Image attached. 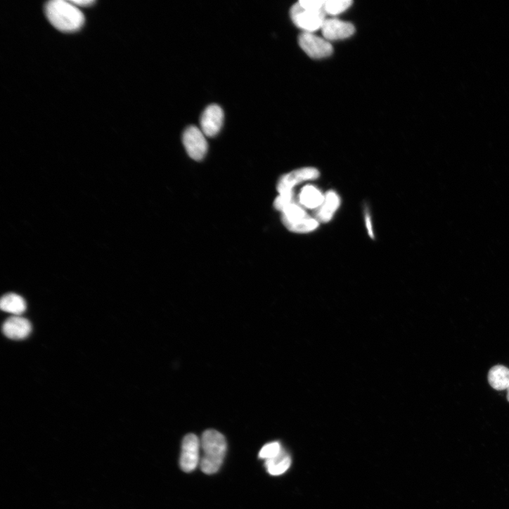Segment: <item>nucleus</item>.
Instances as JSON below:
<instances>
[{
    "mask_svg": "<svg viewBox=\"0 0 509 509\" xmlns=\"http://www.w3.org/2000/svg\"><path fill=\"white\" fill-rule=\"evenodd\" d=\"M46 15L57 30L66 33L79 30L84 24V16L71 1L54 0L46 4Z\"/></svg>",
    "mask_w": 509,
    "mask_h": 509,
    "instance_id": "nucleus-1",
    "label": "nucleus"
},
{
    "mask_svg": "<svg viewBox=\"0 0 509 509\" xmlns=\"http://www.w3.org/2000/svg\"><path fill=\"white\" fill-rule=\"evenodd\" d=\"M204 456L200 460L202 471L212 475L220 469L227 450L225 437L220 432L208 430L205 431L200 441Z\"/></svg>",
    "mask_w": 509,
    "mask_h": 509,
    "instance_id": "nucleus-2",
    "label": "nucleus"
},
{
    "mask_svg": "<svg viewBox=\"0 0 509 509\" xmlns=\"http://www.w3.org/2000/svg\"><path fill=\"white\" fill-rule=\"evenodd\" d=\"M274 206L282 213L284 225L292 232L309 233L319 226L315 218L309 216L304 207L292 200L274 204Z\"/></svg>",
    "mask_w": 509,
    "mask_h": 509,
    "instance_id": "nucleus-3",
    "label": "nucleus"
},
{
    "mask_svg": "<svg viewBox=\"0 0 509 509\" xmlns=\"http://www.w3.org/2000/svg\"><path fill=\"white\" fill-rule=\"evenodd\" d=\"M290 17L294 24L305 32L312 33L322 28L326 13L323 10L312 11L302 8L299 3L292 6Z\"/></svg>",
    "mask_w": 509,
    "mask_h": 509,
    "instance_id": "nucleus-4",
    "label": "nucleus"
},
{
    "mask_svg": "<svg viewBox=\"0 0 509 509\" xmlns=\"http://www.w3.org/2000/svg\"><path fill=\"white\" fill-rule=\"evenodd\" d=\"M206 136L196 126L187 127L183 134V143L189 157L195 160L201 161L205 157L208 144Z\"/></svg>",
    "mask_w": 509,
    "mask_h": 509,
    "instance_id": "nucleus-5",
    "label": "nucleus"
},
{
    "mask_svg": "<svg viewBox=\"0 0 509 509\" xmlns=\"http://www.w3.org/2000/svg\"><path fill=\"white\" fill-rule=\"evenodd\" d=\"M299 44L310 58L315 59L328 57L333 52V46L328 41L312 33H302L299 37Z\"/></svg>",
    "mask_w": 509,
    "mask_h": 509,
    "instance_id": "nucleus-6",
    "label": "nucleus"
},
{
    "mask_svg": "<svg viewBox=\"0 0 509 509\" xmlns=\"http://www.w3.org/2000/svg\"><path fill=\"white\" fill-rule=\"evenodd\" d=\"M201 443L198 437L193 434L186 435L182 442L180 465L186 472H193L200 462Z\"/></svg>",
    "mask_w": 509,
    "mask_h": 509,
    "instance_id": "nucleus-7",
    "label": "nucleus"
},
{
    "mask_svg": "<svg viewBox=\"0 0 509 509\" xmlns=\"http://www.w3.org/2000/svg\"><path fill=\"white\" fill-rule=\"evenodd\" d=\"M224 111L216 104L206 108L200 118L201 131L207 137H214L220 131L224 122Z\"/></svg>",
    "mask_w": 509,
    "mask_h": 509,
    "instance_id": "nucleus-8",
    "label": "nucleus"
},
{
    "mask_svg": "<svg viewBox=\"0 0 509 509\" xmlns=\"http://www.w3.org/2000/svg\"><path fill=\"white\" fill-rule=\"evenodd\" d=\"M320 176L319 171L314 167H304L295 170L284 175L279 181L278 191L279 193L289 191L299 184L317 179Z\"/></svg>",
    "mask_w": 509,
    "mask_h": 509,
    "instance_id": "nucleus-9",
    "label": "nucleus"
},
{
    "mask_svg": "<svg viewBox=\"0 0 509 509\" xmlns=\"http://www.w3.org/2000/svg\"><path fill=\"white\" fill-rule=\"evenodd\" d=\"M321 30L327 41L345 39L355 32V28L352 24L337 19L326 20Z\"/></svg>",
    "mask_w": 509,
    "mask_h": 509,
    "instance_id": "nucleus-10",
    "label": "nucleus"
},
{
    "mask_svg": "<svg viewBox=\"0 0 509 509\" xmlns=\"http://www.w3.org/2000/svg\"><path fill=\"white\" fill-rule=\"evenodd\" d=\"M32 330L31 323L26 318L15 316L8 318L4 324L5 335L12 340H24L29 337Z\"/></svg>",
    "mask_w": 509,
    "mask_h": 509,
    "instance_id": "nucleus-11",
    "label": "nucleus"
},
{
    "mask_svg": "<svg viewBox=\"0 0 509 509\" xmlns=\"http://www.w3.org/2000/svg\"><path fill=\"white\" fill-rule=\"evenodd\" d=\"M340 205V198L337 193L334 191L327 192L323 203L316 210L315 219L318 222H329L333 219Z\"/></svg>",
    "mask_w": 509,
    "mask_h": 509,
    "instance_id": "nucleus-12",
    "label": "nucleus"
},
{
    "mask_svg": "<svg viewBox=\"0 0 509 509\" xmlns=\"http://www.w3.org/2000/svg\"><path fill=\"white\" fill-rule=\"evenodd\" d=\"M298 198L299 202H295L299 204L302 207L316 210L323 203L325 195H323L321 191L315 186L307 185L301 190Z\"/></svg>",
    "mask_w": 509,
    "mask_h": 509,
    "instance_id": "nucleus-13",
    "label": "nucleus"
},
{
    "mask_svg": "<svg viewBox=\"0 0 509 509\" xmlns=\"http://www.w3.org/2000/svg\"><path fill=\"white\" fill-rule=\"evenodd\" d=\"M488 381L495 390H507L509 387V369L501 365L492 367L488 373Z\"/></svg>",
    "mask_w": 509,
    "mask_h": 509,
    "instance_id": "nucleus-14",
    "label": "nucleus"
},
{
    "mask_svg": "<svg viewBox=\"0 0 509 509\" xmlns=\"http://www.w3.org/2000/svg\"><path fill=\"white\" fill-rule=\"evenodd\" d=\"M291 464V457L284 449L278 456L265 462L268 472L274 476L284 474L290 468Z\"/></svg>",
    "mask_w": 509,
    "mask_h": 509,
    "instance_id": "nucleus-15",
    "label": "nucleus"
},
{
    "mask_svg": "<svg viewBox=\"0 0 509 509\" xmlns=\"http://www.w3.org/2000/svg\"><path fill=\"white\" fill-rule=\"evenodd\" d=\"M0 307L6 312L20 316L27 310V303L21 296L11 293L6 295L0 302Z\"/></svg>",
    "mask_w": 509,
    "mask_h": 509,
    "instance_id": "nucleus-16",
    "label": "nucleus"
},
{
    "mask_svg": "<svg viewBox=\"0 0 509 509\" xmlns=\"http://www.w3.org/2000/svg\"><path fill=\"white\" fill-rule=\"evenodd\" d=\"M352 4L350 0H328L325 1L323 11L326 14L337 15L346 11Z\"/></svg>",
    "mask_w": 509,
    "mask_h": 509,
    "instance_id": "nucleus-17",
    "label": "nucleus"
},
{
    "mask_svg": "<svg viewBox=\"0 0 509 509\" xmlns=\"http://www.w3.org/2000/svg\"><path fill=\"white\" fill-rule=\"evenodd\" d=\"M283 449L281 444L278 442L267 444L260 451L259 458L265 460L272 459L278 456Z\"/></svg>",
    "mask_w": 509,
    "mask_h": 509,
    "instance_id": "nucleus-18",
    "label": "nucleus"
},
{
    "mask_svg": "<svg viewBox=\"0 0 509 509\" xmlns=\"http://www.w3.org/2000/svg\"><path fill=\"white\" fill-rule=\"evenodd\" d=\"M298 3L302 8L312 11L323 10L325 4L323 0H301Z\"/></svg>",
    "mask_w": 509,
    "mask_h": 509,
    "instance_id": "nucleus-19",
    "label": "nucleus"
},
{
    "mask_svg": "<svg viewBox=\"0 0 509 509\" xmlns=\"http://www.w3.org/2000/svg\"><path fill=\"white\" fill-rule=\"evenodd\" d=\"M365 221H366V228H367L368 234H369V236H371V238H374V234H373V229H372V224H371V217H370L369 214H368V212L366 213Z\"/></svg>",
    "mask_w": 509,
    "mask_h": 509,
    "instance_id": "nucleus-20",
    "label": "nucleus"
},
{
    "mask_svg": "<svg viewBox=\"0 0 509 509\" xmlns=\"http://www.w3.org/2000/svg\"><path fill=\"white\" fill-rule=\"evenodd\" d=\"M76 6H89L94 4L92 0H78V1H71Z\"/></svg>",
    "mask_w": 509,
    "mask_h": 509,
    "instance_id": "nucleus-21",
    "label": "nucleus"
},
{
    "mask_svg": "<svg viewBox=\"0 0 509 509\" xmlns=\"http://www.w3.org/2000/svg\"><path fill=\"white\" fill-rule=\"evenodd\" d=\"M507 399H508V401H509V387H508V388L507 389Z\"/></svg>",
    "mask_w": 509,
    "mask_h": 509,
    "instance_id": "nucleus-22",
    "label": "nucleus"
}]
</instances>
